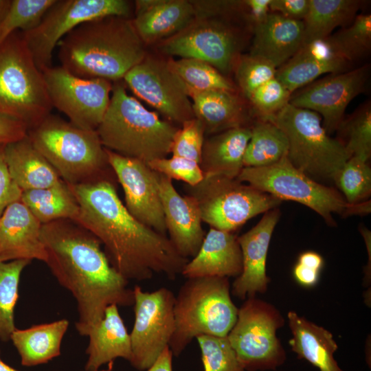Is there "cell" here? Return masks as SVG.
<instances>
[{"instance_id":"6da1fadb","label":"cell","mask_w":371,"mask_h":371,"mask_svg":"<svg viewBox=\"0 0 371 371\" xmlns=\"http://www.w3.org/2000/svg\"><path fill=\"white\" fill-rule=\"evenodd\" d=\"M79 205L76 222L104 247L112 267L125 279L144 281L155 273L175 280L189 261L170 239L142 224L127 210L111 180L69 185Z\"/></svg>"},{"instance_id":"7a4b0ae2","label":"cell","mask_w":371,"mask_h":371,"mask_svg":"<svg viewBox=\"0 0 371 371\" xmlns=\"http://www.w3.org/2000/svg\"><path fill=\"white\" fill-rule=\"evenodd\" d=\"M41 239L45 263L76 300L80 335L88 336L108 306L133 305L128 281L112 267L99 240L87 229L72 220H58L42 225Z\"/></svg>"},{"instance_id":"3957f363","label":"cell","mask_w":371,"mask_h":371,"mask_svg":"<svg viewBox=\"0 0 371 371\" xmlns=\"http://www.w3.org/2000/svg\"><path fill=\"white\" fill-rule=\"evenodd\" d=\"M61 67L83 78L120 81L146 58L133 20L111 16L85 22L58 43Z\"/></svg>"},{"instance_id":"277c9868","label":"cell","mask_w":371,"mask_h":371,"mask_svg":"<svg viewBox=\"0 0 371 371\" xmlns=\"http://www.w3.org/2000/svg\"><path fill=\"white\" fill-rule=\"evenodd\" d=\"M176 126L129 95L124 85H113L108 109L97 133L103 146L146 164L171 153Z\"/></svg>"},{"instance_id":"5b68a950","label":"cell","mask_w":371,"mask_h":371,"mask_svg":"<svg viewBox=\"0 0 371 371\" xmlns=\"http://www.w3.org/2000/svg\"><path fill=\"white\" fill-rule=\"evenodd\" d=\"M27 137L66 183L111 180L109 171L112 169L97 131L80 128L50 113L28 130Z\"/></svg>"},{"instance_id":"8992f818","label":"cell","mask_w":371,"mask_h":371,"mask_svg":"<svg viewBox=\"0 0 371 371\" xmlns=\"http://www.w3.org/2000/svg\"><path fill=\"white\" fill-rule=\"evenodd\" d=\"M187 279L174 304L175 330L169 348L175 357L199 336H227L238 317V308L232 300L228 278Z\"/></svg>"},{"instance_id":"52a82bcc","label":"cell","mask_w":371,"mask_h":371,"mask_svg":"<svg viewBox=\"0 0 371 371\" xmlns=\"http://www.w3.org/2000/svg\"><path fill=\"white\" fill-rule=\"evenodd\" d=\"M260 120L273 123L284 132L289 142L288 159L316 181L334 182L350 157L343 144L328 135L321 116L313 111L289 103Z\"/></svg>"},{"instance_id":"ba28073f","label":"cell","mask_w":371,"mask_h":371,"mask_svg":"<svg viewBox=\"0 0 371 371\" xmlns=\"http://www.w3.org/2000/svg\"><path fill=\"white\" fill-rule=\"evenodd\" d=\"M43 72L17 32L0 45V113L23 122L28 130L52 110Z\"/></svg>"},{"instance_id":"9c48e42d","label":"cell","mask_w":371,"mask_h":371,"mask_svg":"<svg viewBox=\"0 0 371 371\" xmlns=\"http://www.w3.org/2000/svg\"><path fill=\"white\" fill-rule=\"evenodd\" d=\"M184 189L195 201L202 222L229 232L281 203V200L237 178L224 176H204L199 183L186 184Z\"/></svg>"},{"instance_id":"30bf717a","label":"cell","mask_w":371,"mask_h":371,"mask_svg":"<svg viewBox=\"0 0 371 371\" xmlns=\"http://www.w3.org/2000/svg\"><path fill=\"white\" fill-rule=\"evenodd\" d=\"M237 179L280 200H290L312 209L329 225H335L333 213L351 215L348 203L334 188L315 181L296 168L285 156L265 167H244Z\"/></svg>"},{"instance_id":"8fae6325","label":"cell","mask_w":371,"mask_h":371,"mask_svg":"<svg viewBox=\"0 0 371 371\" xmlns=\"http://www.w3.org/2000/svg\"><path fill=\"white\" fill-rule=\"evenodd\" d=\"M284 319L272 304L248 297L240 308L227 339L246 371L274 370L286 361V352L276 336Z\"/></svg>"},{"instance_id":"7c38bea8","label":"cell","mask_w":371,"mask_h":371,"mask_svg":"<svg viewBox=\"0 0 371 371\" xmlns=\"http://www.w3.org/2000/svg\"><path fill=\"white\" fill-rule=\"evenodd\" d=\"M131 3L126 0H56L39 24L21 32L38 68L52 66V56L60 41L80 24L106 16L128 18Z\"/></svg>"},{"instance_id":"4fadbf2b","label":"cell","mask_w":371,"mask_h":371,"mask_svg":"<svg viewBox=\"0 0 371 371\" xmlns=\"http://www.w3.org/2000/svg\"><path fill=\"white\" fill-rule=\"evenodd\" d=\"M42 72L52 107L76 126L96 131L109 105L111 82L80 78L61 66H51Z\"/></svg>"},{"instance_id":"5bb4252c","label":"cell","mask_w":371,"mask_h":371,"mask_svg":"<svg viewBox=\"0 0 371 371\" xmlns=\"http://www.w3.org/2000/svg\"><path fill=\"white\" fill-rule=\"evenodd\" d=\"M133 293L135 322L130 334L132 357L129 362L135 369L145 370L169 346L175 330V296L165 287L145 292L137 285Z\"/></svg>"},{"instance_id":"9a60e30c","label":"cell","mask_w":371,"mask_h":371,"mask_svg":"<svg viewBox=\"0 0 371 371\" xmlns=\"http://www.w3.org/2000/svg\"><path fill=\"white\" fill-rule=\"evenodd\" d=\"M159 47L166 54L201 60L221 73H227L236 62L239 37L232 26L222 21L210 16L196 17Z\"/></svg>"},{"instance_id":"2e32d148","label":"cell","mask_w":371,"mask_h":371,"mask_svg":"<svg viewBox=\"0 0 371 371\" xmlns=\"http://www.w3.org/2000/svg\"><path fill=\"white\" fill-rule=\"evenodd\" d=\"M123 80L137 96L170 120L182 124L195 117L186 85L167 62L146 57Z\"/></svg>"},{"instance_id":"e0dca14e","label":"cell","mask_w":371,"mask_h":371,"mask_svg":"<svg viewBox=\"0 0 371 371\" xmlns=\"http://www.w3.org/2000/svg\"><path fill=\"white\" fill-rule=\"evenodd\" d=\"M105 150L109 164L122 187L128 212L142 224L166 236L157 172L143 161Z\"/></svg>"},{"instance_id":"ac0fdd59","label":"cell","mask_w":371,"mask_h":371,"mask_svg":"<svg viewBox=\"0 0 371 371\" xmlns=\"http://www.w3.org/2000/svg\"><path fill=\"white\" fill-rule=\"evenodd\" d=\"M369 67L327 76L306 87L294 96L289 104L318 113L328 134L337 130L348 104L363 91Z\"/></svg>"},{"instance_id":"d6986e66","label":"cell","mask_w":371,"mask_h":371,"mask_svg":"<svg viewBox=\"0 0 371 371\" xmlns=\"http://www.w3.org/2000/svg\"><path fill=\"white\" fill-rule=\"evenodd\" d=\"M157 175L169 239L181 256L193 258L205 236L198 206L191 196L179 194L172 179L158 172Z\"/></svg>"},{"instance_id":"ffe728a7","label":"cell","mask_w":371,"mask_h":371,"mask_svg":"<svg viewBox=\"0 0 371 371\" xmlns=\"http://www.w3.org/2000/svg\"><path fill=\"white\" fill-rule=\"evenodd\" d=\"M280 215L278 208L266 212L255 226L238 236L243 255V271L232 284L234 296L244 300L267 290L270 278L266 273L267 256Z\"/></svg>"},{"instance_id":"44dd1931","label":"cell","mask_w":371,"mask_h":371,"mask_svg":"<svg viewBox=\"0 0 371 371\" xmlns=\"http://www.w3.org/2000/svg\"><path fill=\"white\" fill-rule=\"evenodd\" d=\"M41 227L20 200L10 204L0 216V261L35 259L45 262Z\"/></svg>"},{"instance_id":"7402d4cb","label":"cell","mask_w":371,"mask_h":371,"mask_svg":"<svg viewBox=\"0 0 371 371\" xmlns=\"http://www.w3.org/2000/svg\"><path fill=\"white\" fill-rule=\"evenodd\" d=\"M349 63L328 36L304 44L277 69L275 78L292 93L322 74L345 71Z\"/></svg>"},{"instance_id":"603a6c76","label":"cell","mask_w":371,"mask_h":371,"mask_svg":"<svg viewBox=\"0 0 371 371\" xmlns=\"http://www.w3.org/2000/svg\"><path fill=\"white\" fill-rule=\"evenodd\" d=\"M135 4L133 23L144 44L175 35L196 17L194 4L186 0H139Z\"/></svg>"},{"instance_id":"cb8c5ba5","label":"cell","mask_w":371,"mask_h":371,"mask_svg":"<svg viewBox=\"0 0 371 371\" xmlns=\"http://www.w3.org/2000/svg\"><path fill=\"white\" fill-rule=\"evenodd\" d=\"M243 271V255L238 236L210 227L196 254L184 266L186 278L238 277Z\"/></svg>"},{"instance_id":"d4e9b609","label":"cell","mask_w":371,"mask_h":371,"mask_svg":"<svg viewBox=\"0 0 371 371\" xmlns=\"http://www.w3.org/2000/svg\"><path fill=\"white\" fill-rule=\"evenodd\" d=\"M304 39L303 21L270 12L263 23L254 27L250 54L260 56L278 68L300 49Z\"/></svg>"},{"instance_id":"484cf974","label":"cell","mask_w":371,"mask_h":371,"mask_svg":"<svg viewBox=\"0 0 371 371\" xmlns=\"http://www.w3.org/2000/svg\"><path fill=\"white\" fill-rule=\"evenodd\" d=\"M86 350L88 359L85 371H97L102 365L121 357L131 361L132 349L130 334L119 313L118 306L111 304L102 319L89 332Z\"/></svg>"},{"instance_id":"4316f807","label":"cell","mask_w":371,"mask_h":371,"mask_svg":"<svg viewBox=\"0 0 371 371\" xmlns=\"http://www.w3.org/2000/svg\"><path fill=\"white\" fill-rule=\"evenodd\" d=\"M251 128L240 126L211 135L203 142L199 166L203 176L238 177L243 166Z\"/></svg>"},{"instance_id":"83f0119b","label":"cell","mask_w":371,"mask_h":371,"mask_svg":"<svg viewBox=\"0 0 371 371\" xmlns=\"http://www.w3.org/2000/svg\"><path fill=\"white\" fill-rule=\"evenodd\" d=\"M5 159L13 181L22 192L49 188L62 179L27 135L4 146Z\"/></svg>"},{"instance_id":"f1b7e54d","label":"cell","mask_w":371,"mask_h":371,"mask_svg":"<svg viewBox=\"0 0 371 371\" xmlns=\"http://www.w3.org/2000/svg\"><path fill=\"white\" fill-rule=\"evenodd\" d=\"M293 337L289 344L298 359H304L320 371H344L334 359L338 348L330 332L295 312L288 313Z\"/></svg>"},{"instance_id":"f546056e","label":"cell","mask_w":371,"mask_h":371,"mask_svg":"<svg viewBox=\"0 0 371 371\" xmlns=\"http://www.w3.org/2000/svg\"><path fill=\"white\" fill-rule=\"evenodd\" d=\"M187 89L192 99L194 117L203 124L205 134L212 135L231 128L245 126L243 108L234 91Z\"/></svg>"},{"instance_id":"4dcf8cb0","label":"cell","mask_w":371,"mask_h":371,"mask_svg":"<svg viewBox=\"0 0 371 371\" xmlns=\"http://www.w3.org/2000/svg\"><path fill=\"white\" fill-rule=\"evenodd\" d=\"M69 325L67 319H61L26 329L16 328L10 340L21 357V364L37 366L59 356L61 342Z\"/></svg>"},{"instance_id":"1f68e13d","label":"cell","mask_w":371,"mask_h":371,"mask_svg":"<svg viewBox=\"0 0 371 371\" xmlns=\"http://www.w3.org/2000/svg\"><path fill=\"white\" fill-rule=\"evenodd\" d=\"M20 201L42 225L63 219L76 221L79 214L77 200L63 180L49 188L23 191Z\"/></svg>"},{"instance_id":"d6a6232c","label":"cell","mask_w":371,"mask_h":371,"mask_svg":"<svg viewBox=\"0 0 371 371\" xmlns=\"http://www.w3.org/2000/svg\"><path fill=\"white\" fill-rule=\"evenodd\" d=\"M361 3L357 0H309L303 20L304 44L327 38L335 28L352 21Z\"/></svg>"},{"instance_id":"836d02e7","label":"cell","mask_w":371,"mask_h":371,"mask_svg":"<svg viewBox=\"0 0 371 371\" xmlns=\"http://www.w3.org/2000/svg\"><path fill=\"white\" fill-rule=\"evenodd\" d=\"M244 167H265L272 165L287 155L288 139L284 132L273 123L259 120L251 128Z\"/></svg>"},{"instance_id":"e575fe53","label":"cell","mask_w":371,"mask_h":371,"mask_svg":"<svg viewBox=\"0 0 371 371\" xmlns=\"http://www.w3.org/2000/svg\"><path fill=\"white\" fill-rule=\"evenodd\" d=\"M29 260L0 261V340H10L16 328L14 324V308L19 298L20 277Z\"/></svg>"},{"instance_id":"d590c367","label":"cell","mask_w":371,"mask_h":371,"mask_svg":"<svg viewBox=\"0 0 371 371\" xmlns=\"http://www.w3.org/2000/svg\"><path fill=\"white\" fill-rule=\"evenodd\" d=\"M170 69L182 80L188 89L205 91L223 89L234 91V85L211 65L194 58L170 59Z\"/></svg>"},{"instance_id":"8d00e7d4","label":"cell","mask_w":371,"mask_h":371,"mask_svg":"<svg viewBox=\"0 0 371 371\" xmlns=\"http://www.w3.org/2000/svg\"><path fill=\"white\" fill-rule=\"evenodd\" d=\"M56 0H11L0 23V45L13 33L30 31L36 27Z\"/></svg>"},{"instance_id":"74e56055","label":"cell","mask_w":371,"mask_h":371,"mask_svg":"<svg viewBox=\"0 0 371 371\" xmlns=\"http://www.w3.org/2000/svg\"><path fill=\"white\" fill-rule=\"evenodd\" d=\"M337 130L350 157L369 161L371 155V108L366 104L349 118L342 120Z\"/></svg>"},{"instance_id":"f35d334b","label":"cell","mask_w":371,"mask_h":371,"mask_svg":"<svg viewBox=\"0 0 371 371\" xmlns=\"http://www.w3.org/2000/svg\"><path fill=\"white\" fill-rule=\"evenodd\" d=\"M334 183L349 204L365 201L371 193V168L368 161L352 156L338 173Z\"/></svg>"},{"instance_id":"ab89813d","label":"cell","mask_w":371,"mask_h":371,"mask_svg":"<svg viewBox=\"0 0 371 371\" xmlns=\"http://www.w3.org/2000/svg\"><path fill=\"white\" fill-rule=\"evenodd\" d=\"M329 36L337 51L350 63L363 56L371 48V15L356 16L350 25Z\"/></svg>"},{"instance_id":"60d3db41","label":"cell","mask_w":371,"mask_h":371,"mask_svg":"<svg viewBox=\"0 0 371 371\" xmlns=\"http://www.w3.org/2000/svg\"><path fill=\"white\" fill-rule=\"evenodd\" d=\"M205 371H245L231 346L227 337H197Z\"/></svg>"},{"instance_id":"b9f144b4","label":"cell","mask_w":371,"mask_h":371,"mask_svg":"<svg viewBox=\"0 0 371 371\" xmlns=\"http://www.w3.org/2000/svg\"><path fill=\"white\" fill-rule=\"evenodd\" d=\"M277 68L267 60L255 55L242 56L236 64V78L243 94H251L266 82L275 78Z\"/></svg>"},{"instance_id":"7bdbcfd3","label":"cell","mask_w":371,"mask_h":371,"mask_svg":"<svg viewBox=\"0 0 371 371\" xmlns=\"http://www.w3.org/2000/svg\"><path fill=\"white\" fill-rule=\"evenodd\" d=\"M177 131L172 142V156L183 157L199 164L205 129L201 122L194 117L184 122Z\"/></svg>"},{"instance_id":"ee69618b","label":"cell","mask_w":371,"mask_h":371,"mask_svg":"<svg viewBox=\"0 0 371 371\" xmlns=\"http://www.w3.org/2000/svg\"><path fill=\"white\" fill-rule=\"evenodd\" d=\"M291 93L276 78L258 87L249 98L260 119L273 115L289 103Z\"/></svg>"},{"instance_id":"f6af8a7d","label":"cell","mask_w":371,"mask_h":371,"mask_svg":"<svg viewBox=\"0 0 371 371\" xmlns=\"http://www.w3.org/2000/svg\"><path fill=\"white\" fill-rule=\"evenodd\" d=\"M147 164L153 170L172 180L183 181L189 186L199 183L204 177L197 162L183 157L157 159Z\"/></svg>"},{"instance_id":"bcb514c9","label":"cell","mask_w":371,"mask_h":371,"mask_svg":"<svg viewBox=\"0 0 371 371\" xmlns=\"http://www.w3.org/2000/svg\"><path fill=\"white\" fill-rule=\"evenodd\" d=\"M4 146L5 144H0V216L10 204L20 200L22 194L9 172Z\"/></svg>"},{"instance_id":"7dc6e473","label":"cell","mask_w":371,"mask_h":371,"mask_svg":"<svg viewBox=\"0 0 371 371\" xmlns=\"http://www.w3.org/2000/svg\"><path fill=\"white\" fill-rule=\"evenodd\" d=\"M270 11L286 18L303 21L309 9V0H271Z\"/></svg>"},{"instance_id":"c3c4849f","label":"cell","mask_w":371,"mask_h":371,"mask_svg":"<svg viewBox=\"0 0 371 371\" xmlns=\"http://www.w3.org/2000/svg\"><path fill=\"white\" fill-rule=\"evenodd\" d=\"M28 128L18 119L0 113V144L19 141L27 135Z\"/></svg>"},{"instance_id":"681fc988","label":"cell","mask_w":371,"mask_h":371,"mask_svg":"<svg viewBox=\"0 0 371 371\" xmlns=\"http://www.w3.org/2000/svg\"><path fill=\"white\" fill-rule=\"evenodd\" d=\"M271 0H246L242 1L243 8L254 26L263 23L270 14Z\"/></svg>"},{"instance_id":"f907efd6","label":"cell","mask_w":371,"mask_h":371,"mask_svg":"<svg viewBox=\"0 0 371 371\" xmlns=\"http://www.w3.org/2000/svg\"><path fill=\"white\" fill-rule=\"evenodd\" d=\"M319 271L297 263L293 269V276L296 281L302 286H312L318 281Z\"/></svg>"},{"instance_id":"816d5d0a","label":"cell","mask_w":371,"mask_h":371,"mask_svg":"<svg viewBox=\"0 0 371 371\" xmlns=\"http://www.w3.org/2000/svg\"><path fill=\"white\" fill-rule=\"evenodd\" d=\"M172 352L167 346L146 371H172Z\"/></svg>"},{"instance_id":"f5cc1de1","label":"cell","mask_w":371,"mask_h":371,"mask_svg":"<svg viewBox=\"0 0 371 371\" xmlns=\"http://www.w3.org/2000/svg\"><path fill=\"white\" fill-rule=\"evenodd\" d=\"M297 263L319 271L323 267L324 260L315 251H305L300 255Z\"/></svg>"},{"instance_id":"db71d44e","label":"cell","mask_w":371,"mask_h":371,"mask_svg":"<svg viewBox=\"0 0 371 371\" xmlns=\"http://www.w3.org/2000/svg\"><path fill=\"white\" fill-rule=\"evenodd\" d=\"M10 3L11 0H0V23L5 15Z\"/></svg>"},{"instance_id":"11a10c76","label":"cell","mask_w":371,"mask_h":371,"mask_svg":"<svg viewBox=\"0 0 371 371\" xmlns=\"http://www.w3.org/2000/svg\"><path fill=\"white\" fill-rule=\"evenodd\" d=\"M0 371H19L3 361L0 357Z\"/></svg>"}]
</instances>
